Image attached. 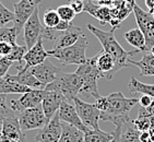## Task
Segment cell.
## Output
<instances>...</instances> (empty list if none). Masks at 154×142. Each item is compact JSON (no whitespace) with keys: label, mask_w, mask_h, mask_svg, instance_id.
I'll return each instance as SVG.
<instances>
[{"label":"cell","mask_w":154,"mask_h":142,"mask_svg":"<svg viewBox=\"0 0 154 142\" xmlns=\"http://www.w3.org/2000/svg\"><path fill=\"white\" fill-rule=\"evenodd\" d=\"M15 80L18 81L19 83L23 84V85L31 88V89H36V90H44L45 85L43 83L39 82L32 73H31L30 69L27 70H18V74H15Z\"/></svg>","instance_id":"25"},{"label":"cell","mask_w":154,"mask_h":142,"mask_svg":"<svg viewBox=\"0 0 154 142\" xmlns=\"http://www.w3.org/2000/svg\"><path fill=\"white\" fill-rule=\"evenodd\" d=\"M113 138V132L102 131L101 129H98V130L91 129L84 133L83 142H110Z\"/></svg>","instance_id":"27"},{"label":"cell","mask_w":154,"mask_h":142,"mask_svg":"<svg viewBox=\"0 0 154 142\" xmlns=\"http://www.w3.org/2000/svg\"><path fill=\"white\" fill-rule=\"evenodd\" d=\"M61 132V120L59 118L58 113H56L49 119V122L42 129H39L38 133L35 137V140L37 142H59Z\"/></svg>","instance_id":"13"},{"label":"cell","mask_w":154,"mask_h":142,"mask_svg":"<svg viewBox=\"0 0 154 142\" xmlns=\"http://www.w3.org/2000/svg\"><path fill=\"white\" fill-rule=\"evenodd\" d=\"M122 127H116L115 130L113 131V140L110 142H122L120 140V137H122Z\"/></svg>","instance_id":"42"},{"label":"cell","mask_w":154,"mask_h":142,"mask_svg":"<svg viewBox=\"0 0 154 142\" xmlns=\"http://www.w3.org/2000/svg\"><path fill=\"white\" fill-rule=\"evenodd\" d=\"M152 101H153V97L149 96V95H145V94H142L139 97L140 106L144 107V108H146V107L150 106V105H151V103H152Z\"/></svg>","instance_id":"40"},{"label":"cell","mask_w":154,"mask_h":142,"mask_svg":"<svg viewBox=\"0 0 154 142\" xmlns=\"http://www.w3.org/2000/svg\"><path fill=\"white\" fill-rule=\"evenodd\" d=\"M144 110H145V112L148 113L149 115L154 118V98H153V101H152L151 105H150L149 107H146V108H144Z\"/></svg>","instance_id":"44"},{"label":"cell","mask_w":154,"mask_h":142,"mask_svg":"<svg viewBox=\"0 0 154 142\" xmlns=\"http://www.w3.org/2000/svg\"><path fill=\"white\" fill-rule=\"evenodd\" d=\"M140 131L137 130L136 128L132 126L131 122L127 124V131L125 133H122L120 137L122 142H141L139 138Z\"/></svg>","instance_id":"31"},{"label":"cell","mask_w":154,"mask_h":142,"mask_svg":"<svg viewBox=\"0 0 154 142\" xmlns=\"http://www.w3.org/2000/svg\"><path fill=\"white\" fill-rule=\"evenodd\" d=\"M57 13L59 15L60 20L67 21V22H72L74 18H75V12L73 11L70 5H62V6H59L56 9Z\"/></svg>","instance_id":"33"},{"label":"cell","mask_w":154,"mask_h":142,"mask_svg":"<svg viewBox=\"0 0 154 142\" xmlns=\"http://www.w3.org/2000/svg\"><path fill=\"white\" fill-rule=\"evenodd\" d=\"M43 22H44L46 27L55 29V27L57 26V24L60 22V18L55 9H48V10H46L44 13Z\"/></svg>","instance_id":"30"},{"label":"cell","mask_w":154,"mask_h":142,"mask_svg":"<svg viewBox=\"0 0 154 142\" xmlns=\"http://www.w3.org/2000/svg\"><path fill=\"white\" fill-rule=\"evenodd\" d=\"M71 25H72V22H67V21L60 20V22L57 24V26L55 27V30H56L57 32H63V31L68 30Z\"/></svg>","instance_id":"41"},{"label":"cell","mask_w":154,"mask_h":142,"mask_svg":"<svg viewBox=\"0 0 154 142\" xmlns=\"http://www.w3.org/2000/svg\"><path fill=\"white\" fill-rule=\"evenodd\" d=\"M18 35L19 34L14 26L0 27V43H9L11 45H15Z\"/></svg>","instance_id":"29"},{"label":"cell","mask_w":154,"mask_h":142,"mask_svg":"<svg viewBox=\"0 0 154 142\" xmlns=\"http://www.w3.org/2000/svg\"><path fill=\"white\" fill-rule=\"evenodd\" d=\"M74 107L82 122L90 129L98 130V122L101 120V110L95 106V104H90L75 97L73 100Z\"/></svg>","instance_id":"7"},{"label":"cell","mask_w":154,"mask_h":142,"mask_svg":"<svg viewBox=\"0 0 154 142\" xmlns=\"http://www.w3.org/2000/svg\"><path fill=\"white\" fill-rule=\"evenodd\" d=\"M65 100V96L59 90H46V94L41 105L48 120L58 112L60 105Z\"/></svg>","instance_id":"17"},{"label":"cell","mask_w":154,"mask_h":142,"mask_svg":"<svg viewBox=\"0 0 154 142\" xmlns=\"http://www.w3.org/2000/svg\"><path fill=\"white\" fill-rule=\"evenodd\" d=\"M27 47L24 45V46H21V45L15 44L12 46V51L10 53V55H8V58H9L11 61H18L20 63L23 62L24 55L26 54Z\"/></svg>","instance_id":"32"},{"label":"cell","mask_w":154,"mask_h":142,"mask_svg":"<svg viewBox=\"0 0 154 142\" xmlns=\"http://www.w3.org/2000/svg\"><path fill=\"white\" fill-rule=\"evenodd\" d=\"M46 90H36L32 89L31 91L22 94L18 100H12L10 102V108L14 113H21L27 108L39 106L43 102V98L45 97Z\"/></svg>","instance_id":"11"},{"label":"cell","mask_w":154,"mask_h":142,"mask_svg":"<svg viewBox=\"0 0 154 142\" xmlns=\"http://www.w3.org/2000/svg\"><path fill=\"white\" fill-rule=\"evenodd\" d=\"M13 45L9 43H0V57H7L10 55Z\"/></svg>","instance_id":"39"},{"label":"cell","mask_w":154,"mask_h":142,"mask_svg":"<svg viewBox=\"0 0 154 142\" xmlns=\"http://www.w3.org/2000/svg\"><path fill=\"white\" fill-rule=\"evenodd\" d=\"M95 57H96V66L98 70L103 72L104 78H106V80H112L116 74L115 60L112 57V55L103 51Z\"/></svg>","instance_id":"21"},{"label":"cell","mask_w":154,"mask_h":142,"mask_svg":"<svg viewBox=\"0 0 154 142\" xmlns=\"http://www.w3.org/2000/svg\"><path fill=\"white\" fill-rule=\"evenodd\" d=\"M13 110L10 108V106L7 104V98L5 94H0V127L2 126L3 120L12 114Z\"/></svg>","instance_id":"35"},{"label":"cell","mask_w":154,"mask_h":142,"mask_svg":"<svg viewBox=\"0 0 154 142\" xmlns=\"http://www.w3.org/2000/svg\"><path fill=\"white\" fill-rule=\"evenodd\" d=\"M129 91L132 95L140 93V94L149 95L154 98V84H146L138 81L134 77L130 78V82H129Z\"/></svg>","instance_id":"26"},{"label":"cell","mask_w":154,"mask_h":142,"mask_svg":"<svg viewBox=\"0 0 154 142\" xmlns=\"http://www.w3.org/2000/svg\"><path fill=\"white\" fill-rule=\"evenodd\" d=\"M13 20H14V13L3 6L0 0V27H3L11 21L13 22Z\"/></svg>","instance_id":"34"},{"label":"cell","mask_w":154,"mask_h":142,"mask_svg":"<svg viewBox=\"0 0 154 142\" xmlns=\"http://www.w3.org/2000/svg\"><path fill=\"white\" fill-rule=\"evenodd\" d=\"M83 35L82 30L80 27L75 26L72 24L71 26L69 27L68 30L60 32L59 36L56 41V44L54 45V49H59V48H65L72 46L73 44H75L78 42V39H80Z\"/></svg>","instance_id":"19"},{"label":"cell","mask_w":154,"mask_h":142,"mask_svg":"<svg viewBox=\"0 0 154 142\" xmlns=\"http://www.w3.org/2000/svg\"><path fill=\"white\" fill-rule=\"evenodd\" d=\"M128 62L131 65L137 66L140 69V74L145 76V77H154V56L150 51L144 53L143 57L140 60H131L129 58Z\"/></svg>","instance_id":"22"},{"label":"cell","mask_w":154,"mask_h":142,"mask_svg":"<svg viewBox=\"0 0 154 142\" xmlns=\"http://www.w3.org/2000/svg\"><path fill=\"white\" fill-rule=\"evenodd\" d=\"M89 42L85 36L82 35L78 39L75 44L72 46L59 49H51L48 51V56L54 57L62 65H82L86 61V48H88Z\"/></svg>","instance_id":"4"},{"label":"cell","mask_w":154,"mask_h":142,"mask_svg":"<svg viewBox=\"0 0 154 142\" xmlns=\"http://www.w3.org/2000/svg\"><path fill=\"white\" fill-rule=\"evenodd\" d=\"M13 113L3 120L1 126L3 142H26L24 131H22L19 124L18 116Z\"/></svg>","instance_id":"12"},{"label":"cell","mask_w":154,"mask_h":142,"mask_svg":"<svg viewBox=\"0 0 154 142\" xmlns=\"http://www.w3.org/2000/svg\"><path fill=\"white\" fill-rule=\"evenodd\" d=\"M12 62L13 61H11L8 57H1L0 58V79L5 77L6 74H8L7 72L12 66Z\"/></svg>","instance_id":"36"},{"label":"cell","mask_w":154,"mask_h":142,"mask_svg":"<svg viewBox=\"0 0 154 142\" xmlns=\"http://www.w3.org/2000/svg\"><path fill=\"white\" fill-rule=\"evenodd\" d=\"M141 142H153L151 139V134L149 131H140V136H139Z\"/></svg>","instance_id":"43"},{"label":"cell","mask_w":154,"mask_h":142,"mask_svg":"<svg viewBox=\"0 0 154 142\" xmlns=\"http://www.w3.org/2000/svg\"><path fill=\"white\" fill-rule=\"evenodd\" d=\"M136 17L137 24L138 27L142 31V33L145 36V51H150L152 46H154V17L149 13V11H144L141 9V7L138 5H134V9H132Z\"/></svg>","instance_id":"8"},{"label":"cell","mask_w":154,"mask_h":142,"mask_svg":"<svg viewBox=\"0 0 154 142\" xmlns=\"http://www.w3.org/2000/svg\"><path fill=\"white\" fill-rule=\"evenodd\" d=\"M31 90V88L19 83L12 74H6L0 79V94H24Z\"/></svg>","instance_id":"18"},{"label":"cell","mask_w":154,"mask_h":142,"mask_svg":"<svg viewBox=\"0 0 154 142\" xmlns=\"http://www.w3.org/2000/svg\"><path fill=\"white\" fill-rule=\"evenodd\" d=\"M62 132L59 142H83L84 132L67 122H61Z\"/></svg>","instance_id":"24"},{"label":"cell","mask_w":154,"mask_h":142,"mask_svg":"<svg viewBox=\"0 0 154 142\" xmlns=\"http://www.w3.org/2000/svg\"><path fill=\"white\" fill-rule=\"evenodd\" d=\"M125 39L131 45L134 46V53H144L145 51V36L142 33V31L140 30L139 27L137 29H132V30L128 31L125 33Z\"/></svg>","instance_id":"23"},{"label":"cell","mask_w":154,"mask_h":142,"mask_svg":"<svg viewBox=\"0 0 154 142\" xmlns=\"http://www.w3.org/2000/svg\"><path fill=\"white\" fill-rule=\"evenodd\" d=\"M57 113H58L59 118L61 122L71 125L73 127L78 128L79 130L83 131L84 133L88 132L89 130H91L90 128H88L82 122V120H81L79 115H78L77 110H75V107H74L73 103H70V102H68L67 100H65V101L61 103L59 110H58Z\"/></svg>","instance_id":"15"},{"label":"cell","mask_w":154,"mask_h":142,"mask_svg":"<svg viewBox=\"0 0 154 142\" xmlns=\"http://www.w3.org/2000/svg\"><path fill=\"white\" fill-rule=\"evenodd\" d=\"M126 2H127V5L130 7V8L134 9V6L136 5V0H126Z\"/></svg>","instance_id":"46"},{"label":"cell","mask_w":154,"mask_h":142,"mask_svg":"<svg viewBox=\"0 0 154 142\" xmlns=\"http://www.w3.org/2000/svg\"><path fill=\"white\" fill-rule=\"evenodd\" d=\"M95 106L97 107L101 112H105L108 107V101H107V96H100L98 98L95 100Z\"/></svg>","instance_id":"38"},{"label":"cell","mask_w":154,"mask_h":142,"mask_svg":"<svg viewBox=\"0 0 154 142\" xmlns=\"http://www.w3.org/2000/svg\"><path fill=\"white\" fill-rule=\"evenodd\" d=\"M151 116L149 115L148 113L145 112L144 107L140 106L139 108V115L138 118L134 119L131 124L136 128L137 130L139 131H149L150 127H151Z\"/></svg>","instance_id":"28"},{"label":"cell","mask_w":154,"mask_h":142,"mask_svg":"<svg viewBox=\"0 0 154 142\" xmlns=\"http://www.w3.org/2000/svg\"><path fill=\"white\" fill-rule=\"evenodd\" d=\"M42 0H20L19 2L13 5V9H14L13 26L15 27L18 34H20L21 31L23 30L25 22L33 14L36 8H38Z\"/></svg>","instance_id":"10"},{"label":"cell","mask_w":154,"mask_h":142,"mask_svg":"<svg viewBox=\"0 0 154 142\" xmlns=\"http://www.w3.org/2000/svg\"><path fill=\"white\" fill-rule=\"evenodd\" d=\"M44 31L45 26L42 25L39 21L38 8H36L23 26V39L27 49L32 48L39 39H43Z\"/></svg>","instance_id":"9"},{"label":"cell","mask_w":154,"mask_h":142,"mask_svg":"<svg viewBox=\"0 0 154 142\" xmlns=\"http://www.w3.org/2000/svg\"><path fill=\"white\" fill-rule=\"evenodd\" d=\"M150 53H151L152 55H153V56H154V46H152V48H151V49H150Z\"/></svg>","instance_id":"47"},{"label":"cell","mask_w":154,"mask_h":142,"mask_svg":"<svg viewBox=\"0 0 154 142\" xmlns=\"http://www.w3.org/2000/svg\"><path fill=\"white\" fill-rule=\"evenodd\" d=\"M108 107L105 112H101L102 122H110L116 127H122L130 122L129 113L139 104V98L126 97L120 92H115L107 96Z\"/></svg>","instance_id":"1"},{"label":"cell","mask_w":154,"mask_h":142,"mask_svg":"<svg viewBox=\"0 0 154 142\" xmlns=\"http://www.w3.org/2000/svg\"><path fill=\"white\" fill-rule=\"evenodd\" d=\"M83 11L92 14L102 24L109 23L112 18H113L112 13H110V9H108V7L101 6V5L96 3L95 1H93V0H84V9H83Z\"/></svg>","instance_id":"20"},{"label":"cell","mask_w":154,"mask_h":142,"mask_svg":"<svg viewBox=\"0 0 154 142\" xmlns=\"http://www.w3.org/2000/svg\"><path fill=\"white\" fill-rule=\"evenodd\" d=\"M82 84V79L75 72L65 73L61 71L56 80L45 86V90H59L67 101L73 103L74 98L80 94Z\"/></svg>","instance_id":"5"},{"label":"cell","mask_w":154,"mask_h":142,"mask_svg":"<svg viewBox=\"0 0 154 142\" xmlns=\"http://www.w3.org/2000/svg\"><path fill=\"white\" fill-rule=\"evenodd\" d=\"M75 73L82 79V89L80 93L88 95V97L98 98L101 95L98 93L97 81L104 78V73L98 70L96 66V57L88 58L86 61L82 65L78 66Z\"/></svg>","instance_id":"3"},{"label":"cell","mask_w":154,"mask_h":142,"mask_svg":"<svg viewBox=\"0 0 154 142\" xmlns=\"http://www.w3.org/2000/svg\"><path fill=\"white\" fill-rule=\"evenodd\" d=\"M18 119L22 131L42 129L49 122L43 112L42 105L33 108H27L23 112L19 113Z\"/></svg>","instance_id":"6"},{"label":"cell","mask_w":154,"mask_h":142,"mask_svg":"<svg viewBox=\"0 0 154 142\" xmlns=\"http://www.w3.org/2000/svg\"><path fill=\"white\" fill-rule=\"evenodd\" d=\"M69 5L71 7L75 14H79L83 12L84 9V0H69Z\"/></svg>","instance_id":"37"},{"label":"cell","mask_w":154,"mask_h":142,"mask_svg":"<svg viewBox=\"0 0 154 142\" xmlns=\"http://www.w3.org/2000/svg\"><path fill=\"white\" fill-rule=\"evenodd\" d=\"M31 73L41 83H43L45 86L55 81L58 77V74L61 72L58 67L51 63V61H48L47 59L44 62H42L39 65L34 66L32 68H30Z\"/></svg>","instance_id":"16"},{"label":"cell","mask_w":154,"mask_h":142,"mask_svg":"<svg viewBox=\"0 0 154 142\" xmlns=\"http://www.w3.org/2000/svg\"><path fill=\"white\" fill-rule=\"evenodd\" d=\"M144 3L149 10L154 9V0H144Z\"/></svg>","instance_id":"45"},{"label":"cell","mask_w":154,"mask_h":142,"mask_svg":"<svg viewBox=\"0 0 154 142\" xmlns=\"http://www.w3.org/2000/svg\"><path fill=\"white\" fill-rule=\"evenodd\" d=\"M48 57L49 56H48L47 51H45L44 45H43V39H39L32 48L27 49L26 54L24 55L23 58L24 65L20 63V66L17 67V70H21V69L27 70L34 66H37L42 62H44Z\"/></svg>","instance_id":"14"},{"label":"cell","mask_w":154,"mask_h":142,"mask_svg":"<svg viewBox=\"0 0 154 142\" xmlns=\"http://www.w3.org/2000/svg\"><path fill=\"white\" fill-rule=\"evenodd\" d=\"M88 30L92 33L93 35L100 41V43L103 46V51L112 55V57L115 60V72L117 73L122 68H126L129 66V57L134 55V51H126L119 44L115 35H114V30H110L109 32L102 31L97 27L93 26L92 24H88Z\"/></svg>","instance_id":"2"}]
</instances>
